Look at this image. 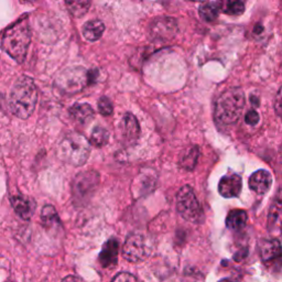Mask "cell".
Returning <instances> with one entry per match:
<instances>
[{
    "label": "cell",
    "mask_w": 282,
    "mask_h": 282,
    "mask_svg": "<svg viewBox=\"0 0 282 282\" xmlns=\"http://www.w3.org/2000/svg\"><path fill=\"white\" fill-rule=\"evenodd\" d=\"M222 5H224L223 12L229 16H241L245 11V4L238 0L237 2H226Z\"/></svg>",
    "instance_id": "25"
},
{
    "label": "cell",
    "mask_w": 282,
    "mask_h": 282,
    "mask_svg": "<svg viewBox=\"0 0 282 282\" xmlns=\"http://www.w3.org/2000/svg\"><path fill=\"white\" fill-rule=\"evenodd\" d=\"M11 205L13 209L16 210V213L22 218V220H26V221L30 220V218L33 216L35 207H37L35 202L32 199L24 195L12 196Z\"/></svg>",
    "instance_id": "14"
},
{
    "label": "cell",
    "mask_w": 282,
    "mask_h": 282,
    "mask_svg": "<svg viewBox=\"0 0 282 282\" xmlns=\"http://www.w3.org/2000/svg\"><path fill=\"white\" fill-rule=\"evenodd\" d=\"M263 30H264V28H263L262 26H260V25H258V26L255 28V32H256V33H260V32H263Z\"/></svg>",
    "instance_id": "32"
},
{
    "label": "cell",
    "mask_w": 282,
    "mask_h": 282,
    "mask_svg": "<svg viewBox=\"0 0 282 282\" xmlns=\"http://www.w3.org/2000/svg\"><path fill=\"white\" fill-rule=\"evenodd\" d=\"M260 257L264 263H269L281 256V245L279 239H265L260 244Z\"/></svg>",
    "instance_id": "16"
},
{
    "label": "cell",
    "mask_w": 282,
    "mask_h": 282,
    "mask_svg": "<svg viewBox=\"0 0 282 282\" xmlns=\"http://www.w3.org/2000/svg\"><path fill=\"white\" fill-rule=\"evenodd\" d=\"M178 32L176 20L171 17H161L153 21L149 28L150 38L153 41H169Z\"/></svg>",
    "instance_id": "9"
},
{
    "label": "cell",
    "mask_w": 282,
    "mask_h": 282,
    "mask_svg": "<svg viewBox=\"0 0 282 282\" xmlns=\"http://www.w3.org/2000/svg\"><path fill=\"white\" fill-rule=\"evenodd\" d=\"M69 115L80 124L89 123L95 116V111L88 104H75L69 108Z\"/></svg>",
    "instance_id": "17"
},
{
    "label": "cell",
    "mask_w": 282,
    "mask_h": 282,
    "mask_svg": "<svg viewBox=\"0 0 282 282\" xmlns=\"http://www.w3.org/2000/svg\"><path fill=\"white\" fill-rule=\"evenodd\" d=\"M105 31V25L101 20H90L83 27V35L87 41L95 42L102 38Z\"/></svg>",
    "instance_id": "18"
},
{
    "label": "cell",
    "mask_w": 282,
    "mask_h": 282,
    "mask_svg": "<svg viewBox=\"0 0 282 282\" xmlns=\"http://www.w3.org/2000/svg\"><path fill=\"white\" fill-rule=\"evenodd\" d=\"M93 72L87 70L82 66L68 67L61 72V74L56 79V85L58 87L67 94L80 93L87 85L91 80Z\"/></svg>",
    "instance_id": "5"
},
{
    "label": "cell",
    "mask_w": 282,
    "mask_h": 282,
    "mask_svg": "<svg viewBox=\"0 0 282 282\" xmlns=\"http://www.w3.org/2000/svg\"><path fill=\"white\" fill-rule=\"evenodd\" d=\"M31 42V28L28 18L20 19L8 28L3 37V49L18 63H24Z\"/></svg>",
    "instance_id": "2"
},
{
    "label": "cell",
    "mask_w": 282,
    "mask_h": 282,
    "mask_svg": "<svg viewBox=\"0 0 282 282\" xmlns=\"http://www.w3.org/2000/svg\"><path fill=\"white\" fill-rule=\"evenodd\" d=\"M158 174L152 169H144L132 182L131 191L136 197H141L151 193L157 186Z\"/></svg>",
    "instance_id": "10"
},
{
    "label": "cell",
    "mask_w": 282,
    "mask_h": 282,
    "mask_svg": "<svg viewBox=\"0 0 282 282\" xmlns=\"http://www.w3.org/2000/svg\"><path fill=\"white\" fill-rule=\"evenodd\" d=\"M109 139V132L107 129H105L104 127L97 126L93 129V132H91L90 138H89V144H91L95 147L102 148L105 145H107Z\"/></svg>",
    "instance_id": "23"
},
{
    "label": "cell",
    "mask_w": 282,
    "mask_h": 282,
    "mask_svg": "<svg viewBox=\"0 0 282 282\" xmlns=\"http://www.w3.org/2000/svg\"><path fill=\"white\" fill-rule=\"evenodd\" d=\"M119 251V243L117 239L110 238L108 242H106L103 246V249L100 253V263L101 265L106 268V269H110V268L115 267L117 265Z\"/></svg>",
    "instance_id": "12"
},
{
    "label": "cell",
    "mask_w": 282,
    "mask_h": 282,
    "mask_svg": "<svg viewBox=\"0 0 282 282\" xmlns=\"http://www.w3.org/2000/svg\"><path fill=\"white\" fill-rule=\"evenodd\" d=\"M38 102V88L29 76H20L10 93L9 106L12 114L20 119H28L35 109Z\"/></svg>",
    "instance_id": "1"
},
{
    "label": "cell",
    "mask_w": 282,
    "mask_h": 282,
    "mask_svg": "<svg viewBox=\"0 0 282 282\" xmlns=\"http://www.w3.org/2000/svg\"><path fill=\"white\" fill-rule=\"evenodd\" d=\"M140 126L135 115L127 112L123 119V133L127 143L132 145L136 144L140 137Z\"/></svg>",
    "instance_id": "15"
},
{
    "label": "cell",
    "mask_w": 282,
    "mask_h": 282,
    "mask_svg": "<svg viewBox=\"0 0 282 282\" xmlns=\"http://www.w3.org/2000/svg\"><path fill=\"white\" fill-rule=\"evenodd\" d=\"M100 183V174L95 171H84L76 175L73 181L72 193L76 202L87 201L94 194Z\"/></svg>",
    "instance_id": "8"
},
{
    "label": "cell",
    "mask_w": 282,
    "mask_h": 282,
    "mask_svg": "<svg viewBox=\"0 0 282 282\" xmlns=\"http://www.w3.org/2000/svg\"><path fill=\"white\" fill-rule=\"evenodd\" d=\"M272 185L271 174L266 170H258L249 178V187L259 195L268 193Z\"/></svg>",
    "instance_id": "13"
},
{
    "label": "cell",
    "mask_w": 282,
    "mask_h": 282,
    "mask_svg": "<svg viewBox=\"0 0 282 282\" xmlns=\"http://www.w3.org/2000/svg\"><path fill=\"white\" fill-rule=\"evenodd\" d=\"M151 248L143 234H131L126 239L123 256L129 263H140L150 256Z\"/></svg>",
    "instance_id": "7"
},
{
    "label": "cell",
    "mask_w": 282,
    "mask_h": 282,
    "mask_svg": "<svg viewBox=\"0 0 282 282\" xmlns=\"http://www.w3.org/2000/svg\"><path fill=\"white\" fill-rule=\"evenodd\" d=\"M8 282H11V281H8Z\"/></svg>",
    "instance_id": "34"
},
{
    "label": "cell",
    "mask_w": 282,
    "mask_h": 282,
    "mask_svg": "<svg viewBox=\"0 0 282 282\" xmlns=\"http://www.w3.org/2000/svg\"><path fill=\"white\" fill-rule=\"evenodd\" d=\"M243 180L237 174L225 175L218 183V192L226 199L230 197H237L242 192Z\"/></svg>",
    "instance_id": "11"
},
{
    "label": "cell",
    "mask_w": 282,
    "mask_h": 282,
    "mask_svg": "<svg viewBox=\"0 0 282 282\" xmlns=\"http://www.w3.org/2000/svg\"><path fill=\"white\" fill-rule=\"evenodd\" d=\"M248 216L243 209H234L228 213L226 217V226L231 230H241L243 229L246 224Z\"/></svg>",
    "instance_id": "20"
},
{
    "label": "cell",
    "mask_w": 282,
    "mask_h": 282,
    "mask_svg": "<svg viewBox=\"0 0 282 282\" xmlns=\"http://www.w3.org/2000/svg\"><path fill=\"white\" fill-rule=\"evenodd\" d=\"M60 160L74 167H82L87 162L90 154L89 141L80 133L72 132L61 140L56 149Z\"/></svg>",
    "instance_id": "3"
},
{
    "label": "cell",
    "mask_w": 282,
    "mask_h": 282,
    "mask_svg": "<svg viewBox=\"0 0 282 282\" xmlns=\"http://www.w3.org/2000/svg\"><path fill=\"white\" fill-rule=\"evenodd\" d=\"M176 209L185 221L199 223L203 217L201 204L190 185H184L176 194Z\"/></svg>",
    "instance_id": "6"
},
{
    "label": "cell",
    "mask_w": 282,
    "mask_h": 282,
    "mask_svg": "<svg viewBox=\"0 0 282 282\" xmlns=\"http://www.w3.org/2000/svg\"><path fill=\"white\" fill-rule=\"evenodd\" d=\"M245 107V95L241 88H229L218 97L215 106L216 121L224 125L235 124Z\"/></svg>",
    "instance_id": "4"
},
{
    "label": "cell",
    "mask_w": 282,
    "mask_h": 282,
    "mask_svg": "<svg viewBox=\"0 0 282 282\" xmlns=\"http://www.w3.org/2000/svg\"><path fill=\"white\" fill-rule=\"evenodd\" d=\"M276 110H277L278 116H280V112H281V89L278 90V94H277V97H276Z\"/></svg>",
    "instance_id": "30"
},
{
    "label": "cell",
    "mask_w": 282,
    "mask_h": 282,
    "mask_svg": "<svg viewBox=\"0 0 282 282\" xmlns=\"http://www.w3.org/2000/svg\"><path fill=\"white\" fill-rule=\"evenodd\" d=\"M220 282H238V281L232 280V279H223V280H221Z\"/></svg>",
    "instance_id": "33"
},
{
    "label": "cell",
    "mask_w": 282,
    "mask_h": 282,
    "mask_svg": "<svg viewBox=\"0 0 282 282\" xmlns=\"http://www.w3.org/2000/svg\"><path fill=\"white\" fill-rule=\"evenodd\" d=\"M62 282H85L82 278L76 277V276H67L62 280Z\"/></svg>",
    "instance_id": "31"
},
{
    "label": "cell",
    "mask_w": 282,
    "mask_h": 282,
    "mask_svg": "<svg viewBox=\"0 0 282 282\" xmlns=\"http://www.w3.org/2000/svg\"><path fill=\"white\" fill-rule=\"evenodd\" d=\"M259 119H260L259 114L255 109L249 110L245 116V122L250 126H256L259 123Z\"/></svg>",
    "instance_id": "29"
},
{
    "label": "cell",
    "mask_w": 282,
    "mask_h": 282,
    "mask_svg": "<svg viewBox=\"0 0 282 282\" xmlns=\"http://www.w3.org/2000/svg\"><path fill=\"white\" fill-rule=\"evenodd\" d=\"M220 10H221V3H205L200 6L199 13H200V17L204 21H206V22H212V21H214L217 18Z\"/></svg>",
    "instance_id": "21"
},
{
    "label": "cell",
    "mask_w": 282,
    "mask_h": 282,
    "mask_svg": "<svg viewBox=\"0 0 282 282\" xmlns=\"http://www.w3.org/2000/svg\"><path fill=\"white\" fill-rule=\"evenodd\" d=\"M68 11L76 18L83 17L89 10V2H66L65 3Z\"/></svg>",
    "instance_id": "24"
},
{
    "label": "cell",
    "mask_w": 282,
    "mask_h": 282,
    "mask_svg": "<svg viewBox=\"0 0 282 282\" xmlns=\"http://www.w3.org/2000/svg\"><path fill=\"white\" fill-rule=\"evenodd\" d=\"M200 157V149L197 146H193L183 151L179 160V166L186 171H192L195 168Z\"/></svg>",
    "instance_id": "19"
},
{
    "label": "cell",
    "mask_w": 282,
    "mask_h": 282,
    "mask_svg": "<svg viewBox=\"0 0 282 282\" xmlns=\"http://www.w3.org/2000/svg\"><path fill=\"white\" fill-rule=\"evenodd\" d=\"M41 221H42V224H43V226H45L46 228L54 227L55 225L60 224L58 212H56L54 206L45 205L43 208H42Z\"/></svg>",
    "instance_id": "22"
},
{
    "label": "cell",
    "mask_w": 282,
    "mask_h": 282,
    "mask_svg": "<svg viewBox=\"0 0 282 282\" xmlns=\"http://www.w3.org/2000/svg\"><path fill=\"white\" fill-rule=\"evenodd\" d=\"M280 207H281V202H280V195L278 193L277 195V200L273 202L271 209H270V214H269V226L273 223L278 222V218L280 216Z\"/></svg>",
    "instance_id": "27"
},
{
    "label": "cell",
    "mask_w": 282,
    "mask_h": 282,
    "mask_svg": "<svg viewBox=\"0 0 282 282\" xmlns=\"http://www.w3.org/2000/svg\"><path fill=\"white\" fill-rule=\"evenodd\" d=\"M111 282H138L137 278L129 272H119Z\"/></svg>",
    "instance_id": "28"
},
{
    "label": "cell",
    "mask_w": 282,
    "mask_h": 282,
    "mask_svg": "<svg viewBox=\"0 0 282 282\" xmlns=\"http://www.w3.org/2000/svg\"><path fill=\"white\" fill-rule=\"evenodd\" d=\"M98 110L103 116H110L114 112V106L108 97L103 96L98 100Z\"/></svg>",
    "instance_id": "26"
}]
</instances>
